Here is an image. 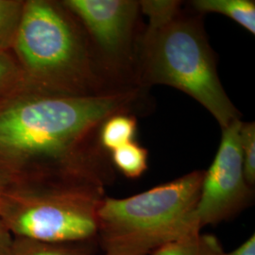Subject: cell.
Listing matches in <instances>:
<instances>
[{"label": "cell", "instance_id": "4", "mask_svg": "<svg viewBox=\"0 0 255 255\" xmlns=\"http://www.w3.org/2000/svg\"><path fill=\"white\" fill-rule=\"evenodd\" d=\"M141 62L144 84L184 92L208 110L221 128L240 119L219 81L213 50L198 20L180 13L165 25L147 27Z\"/></svg>", "mask_w": 255, "mask_h": 255}, {"label": "cell", "instance_id": "16", "mask_svg": "<svg viewBox=\"0 0 255 255\" xmlns=\"http://www.w3.org/2000/svg\"><path fill=\"white\" fill-rule=\"evenodd\" d=\"M24 80V71L7 52L0 50V98L15 90Z\"/></svg>", "mask_w": 255, "mask_h": 255}, {"label": "cell", "instance_id": "15", "mask_svg": "<svg viewBox=\"0 0 255 255\" xmlns=\"http://www.w3.org/2000/svg\"><path fill=\"white\" fill-rule=\"evenodd\" d=\"M240 146L243 158L244 176L247 183L255 184V125L254 122L243 123L240 128Z\"/></svg>", "mask_w": 255, "mask_h": 255}, {"label": "cell", "instance_id": "8", "mask_svg": "<svg viewBox=\"0 0 255 255\" xmlns=\"http://www.w3.org/2000/svg\"><path fill=\"white\" fill-rule=\"evenodd\" d=\"M97 238L74 242H46L13 237L8 255H96Z\"/></svg>", "mask_w": 255, "mask_h": 255}, {"label": "cell", "instance_id": "17", "mask_svg": "<svg viewBox=\"0 0 255 255\" xmlns=\"http://www.w3.org/2000/svg\"><path fill=\"white\" fill-rule=\"evenodd\" d=\"M13 237L5 223L0 219V255H8Z\"/></svg>", "mask_w": 255, "mask_h": 255}, {"label": "cell", "instance_id": "2", "mask_svg": "<svg viewBox=\"0 0 255 255\" xmlns=\"http://www.w3.org/2000/svg\"><path fill=\"white\" fill-rule=\"evenodd\" d=\"M204 171L196 170L125 199L102 200L97 242L103 255H151L201 233L196 209Z\"/></svg>", "mask_w": 255, "mask_h": 255}, {"label": "cell", "instance_id": "10", "mask_svg": "<svg viewBox=\"0 0 255 255\" xmlns=\"http://www.w3.org/2000/svg\"><path fill=\"white\" fill-rule=\"evenodd\" d=\"M137 132L135 117L128 113L116 114L105 119L100 126V145L105 151L125 146L134 141Z\"/></svg>", "mask_w": 255, "mask_h": 255}, {"label": "cell", "instance_id": "13", "mask_svg": "<svg viewBox=\"0 0 255 255\" xmlns=\"http://www.w3.org/2000/svg\"><path fill=\"white\" fill-rule=\"evenodd\" d=\"M25 2L0 0V50L12 46Z\"/></svg>", "mask_w": 255, "mask_h": 255}, {"label": "cell", "instance_id": "18", "mask_svg": "<svg viewBox=\"0 0 255 255\" xmlns=\"http://www.w3.org/2000/svg\"><path fill=\"white\" fill-rule=\"evenodd\" d=\"M227 255H255V236L249 237L246 241Z\"/></svg>", "mask_w": 255, "mask_h": 255}, {"label": "cell", "instance_id": "3", "mask_svg": "<svg viewBox=\"0 0 255 255\" xmlns=\"http://www.w3.org/2000/svg\"><path fill=\"white\" fill-rule=\"evenodd\" d=\"M104 187L83 181L21 178L9 181L0 219L13 237L46 242L97 238Z\"/></svg>", "mask_w": 255, "mask_h": 255}, {"label": "cell", "instance_id": "1", "mask_svg": "<svg viewBox=\"0 0 255 255\" xmlns=\"http://www.w3.org/2000/svg\"><path fill=\"white\" fill-rule=\"evenodd\" d=\"M140 97L134 89L91 96L36 94L0 108V172L8 182L23 167L47 164L50 178L85 181L105 186L112 179L108 164L79 155L77 148L111 116L128 113Z\"/></svg>", "mask_w": 255, "mask_h": 255}, {"label": "cell", "instance_id": "14", "mask_svg": "<svg viewBox=\"0 0 255 255\" xmlns=\"http://www.w3.org/2000/svg\"><path fill=\"white\" fill-rule=\"evenodd\" d=\"M181 1L143 0L139 1L140 10L149 18L148 27H160L167 24L180 14Z\"/></svg>", "mask_w": 255, "mask_h": 255}, {"label": "cell", "instance_id": "11", "mask_svg": "<svg viewBox=\"0 0 255 255\" xmlns=\"http://www.w3.org/2000/svg\"><path fill=\"white\" fill-rule=\"evenodd\" d=\"M151 255H227V253L215 236L200 233L168 243Z\"/></svg>", "mask_w": 255, "mask_h": 255}, {"label": "cell", "instance_id": "9", "mask_svg": "<svg viewBox=\"0 0 255 255\" xmlns=\"http://www.w3.org/2000/svg\"><path fill=\"white\" fill-rule=\"evenodd\" d=\"M192 6L203 13H219L233 19L255 35V2L253 0H195Z\"/></svg>", "mask_w": 255, "mask_h": 255}, {"label": "cell", "instance_id": "5", "mask_svg": "<svg viewBox=\"0 0 255 255\" xmlns=\"http://www.w3.org/2000/svg\"><path fill=\"white\" fill-rule=\"evenodd\" d=\"M12 46L26 79L41 87L43 94H101L85 46L70 20L54 4L25 2Z\"/></svg>", "mask_w": 255, "mask_h": 255}, {"label": "cell", "instance_id": "6", "mask_svg": "<svg viewBox=\"0 0 255 255\" xmlns=\"http://www.w3.org/2000/svg\"><path fill=\"white\" fill-rule=\"evenodd\" d=\"M241 124L240 119H236L222 128L218 152L209 169L204 171L196 209L201 229L232 219L251 204L254 192L244 176Z\"/></svg>", "mask_w": 255, "mask_h": 255}, {"label": "cell", "instance_id": "12", "mask_svg": "<svg viewBox=\"0 0 255 255\" xmlns=\"http://www.w3.org/2000/svg\"><path fill=\"white\" fill-rule=\"evenodd\" d=\"M147 159V149L134 141L111 152L112 163L128 179H138L146 172Z\"/></svg>", "mask_w": 255, "mask_h": 255}, {"label": "cell", "instance_id": "19", "mask_svg": "<svg viewBox=\"0 0 255 255\" xmlns=\"http://www.w3.org/2000/svg\"><path fill=\"white\" fill-rule=\"evenodd\" d=\"M8 179L0 172V214L2 211L3 207V203H4V198H5V194L8 188Z\"/></svg>", "mask_w": 255, "mask_h": 255}, {"label": "cell", "instance_id": "7", "mask_svg": "<svg viewBox=\"0 0 255 255\" xmlns=\"http://www.w3.org/2000/svg\"><path fill=\"white\" fill-rule=\"evenodd\" d=\"M64 5L82 20L110 65L128 59L139 1L66 0Z\"/></svg>", "mask_w": 255, "mask_h": 255}]
</instances>
